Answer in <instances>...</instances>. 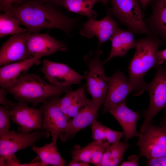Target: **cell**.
<instances>
[{
	"label": "cell",
	"instance_id": "cell-12",
	"mask_svg": "<svg viewBox=\"0 0 166 166\" xmlns=\"http://www.w3.org/2000/svg\"><path fill=\"white\" fill-rule=\"evenodd\" d=\"M67 48L62 42L56 40L48 34L31 33L26 37L27 53L32 56H48L57 51L66 52Z\"/></svg>",
	"mask_w": 166,
	"mask_h": 166
},
{
	"label": "cell",
	"instance_id": "cell-24",
	"mask_svg": "<svg viewBox=\"0 0 166 166\" xmlns=\"http://www.w3.org/2000/svg\"><path fill=\"white\" fill-rule=\"evenodd\" d=\"M129 146L126 142L110 144L104 154L100 166H116L122 161L125 152Z\"/></svg>",
	"mask_w": 166,
	"mask_h": 166
},
{
	"label": "cell",
	"instance_id": "cell-1",
	"mask_svg": "<svg viewBox=\"0 0 166 166\" xmlns=\"http://www.w3.org/2000/svg\"><path fill=\"white\" fill-rule=\"evenodd\" d=\"M53 4L41 0H23L13 4L10 10L20 24L30 33L55 28L69 33L76 24V19L63 14Z\"/></svg>",
	"mask_w": 166,
	"mask_h": 166
},
{
	"label": "cell",
	"instance_id": "cell-6",
	"mask_svg": "<svg viewBox=\"0 0 166 166\" xmlns=\"http://www.w3.org/2000/svg\"><path fill=\"white\" fill-rule=\"evenodd\" d=\"M153 79L147 84L149 102L144 115V119L140 129L142 132L151 124L156 114L166 108V66L156 67Z\"/></svg>",
	"mask_w": 166,
	"mask_h": 166
},
{
	"label": "cell",
	"instance_id": "cell-26",
	"mask_svg": "<svg viewBox=\"0 0 166 166\" xmlns=\"http://www.w3.org/2000/svg\"><path fill=\"white\" fill-rule=\"evenodd\" d=\"M18 20L12 13L0 14V38L22 33L27 31L19 26Z\"/></svg>",
	"mask_w": 166,
	"mask_h": 166
},
{
	"label": "cell",
	"instance_id": "cell-32",
	"mask_svg": "<svg viewBox=\"0 0 166 166\" xmlns=\"http://www.w3.org/2000/svg\"><path fill=\"white\" fill-rule=\"evenodd\" d=\"M146 164L149 166H166V156L148 160Z\"/></svg>",
	"mask_w": 166,
	"mask_h": 166
},
{
	"label": "cell",
	"instance_id": "cell-4",
	"mask_svg": "<svg viewBox=\"0 0 166 166\" xmlns=\"http://www.w3.org/2000/svg\"><path fill=\"white\" fill-rule=\"evenodd\" d=\"M102 53V51L97 48L91 50L83 58L88 69L83 75L86 80V89L91 97V101L98 109L104 103L108 85L104 64L101 59Z\"/></svg>",
	"mask_w": 166,
	"mask_h": 166
},
{
	"label": "cell",
	"instance_id": "cell-29",
	"mask_svg": "<svg viewBox=\"0 0 166 166\" xmlns=\"http://www.w3.org/2000/svg\"><path fill=\"white\" fill-rule=\"evenodd\" d=\"M79 88L74 90H70L66 93L59 101V105L62 111L66 117L73 101L78 93Z\"/></svg>",
	"mask_w": 166,
	"mask_h": 166
},
{
	"label": "cell",
	"instance_id": "cell-28",
	"mask_svg": "<svg viewBox=\"0 0 166 166\" xmlns=\"http://www.w3.org/2000/svg\"><path fill=\"white\" fill-rule=\"evenodd\" d=\"M11 111L1 105L0 106V136L10 131Z\"/></svg>",
	"mask_w": 166,
	"mask_h": 166
},
{
	"label": "cell",
	"instance_id": "cell-14",
	"mask_svg": "<svg viewBox=\"0 0 166 166\" xmlns=\"http://www.w3.org/2000/svg\"><path fill=\"white\" fill-rule=\"evenodd\" d=\"M110 15L107 11L106 16L101 20L89 18L81 24L80 34L90 39L97 37L99 41L97 48H99L103 43L109 39L119 26Z\"/></svg>",
	"mask_w": 166,
	"mask_h": 166
},
{
	"label": "cell",
	"instance_id": "cell-34",
	"mask_svg": "<svg viewBox=\"0 0 166 166\" xmlns=\"http://www.w3.org/2000/svg\"><path fill=\"white\" fill-rule=\"evenodd\" d=\"M156 59L157 67L166 61V49L157 52Z\"/></svg>",
	"mask_w": 166,
	"mask_h": 166
},
{
	"label": "cell",
	"instance_id": "cell-9",
	"mask_svg": "<svg viewBox=\"0 0 166 166\" xmlns=\"http://www.w3.org/2000/svg\"><path fill=\"white\" fill-rule=\"evenodd\" d=\"M61 95L49 98L41 104L43 121L42 129L51 134L53 140L57 142L60 135L65 129L68 122L65 115L61 110L59 101Z\"/></svg>",
	"mask_w": 166,
	"mask_h": 166
},
{
	"label": "cell",
	"instance_id": "cell-10",
	"mask_svg": "<svg viewBox=\"0 0 166 166\" xmlns=\"http://www.w3.org/2000/svg\"><path fill=\"white\" fill-rule=\"evenodd\" d=\"M10 110L11 121L19 126L17 132L27 134L42 128L43 113L40 108L30 107L28 103L18 101L17 102H11Z\"/></svg>",
	"mask_w": 166,
	"mask_h": 166
},
{
	"label": "cell",
	"instance_id": "cell-25",
	"mask_svg": "<svg viewBox=\"0 0 166 166\" xmlns=\"http://www.w3.org/2000/svg\"><path fill=\"white\" fill-rule=\"evenodd\" d=\"M92 138L93 140H101L110 144L120 142L124 135L123 132L114 130L99 122L97 120L91 125Z\"/></svg>",
	"mask_w": 166,
	"mask_h": 166
},
{
	"label": "cell",
	"instance_id": "cell-3",
	"mask_svg": "<svg viewBox=\"0 0 166 166\" xmlns=\"http://www.w3.org/2000/svg\"><path fill=\"white\" fill-rule=\"evenodd\" d=\"M18 101L37 107L52 97L72 90L70 86L52 85L35 73L26 74L10 85L2 88Z\"/></svg>",
	"mask_w": 166,
	"mask_h": 166
},
{
	"label": "cell",
	"instance_id": "cell-36",
	"mask_svg": "<svg viewBox=\"0 0 166 166\" xmlns=\"http://www.w3.org/2000/svg\"><path fill=\"white\" fill-rule=\"evenodd\" d=\"M140 3L143 9L145 10L146 8L148 5L149 4L152 0H138Z\"/></svg>",
	"mask_w": 166,
	"mask_h": 166
},
{
	"label": "cell",
	"instance_id": "cell-37",
	"mask_svg": "<svg viewBox=\"0 0 166 166\" xmlns=\"http://www.w3.org/2000/svg\"><path fill=\"white\" fill-rule=\"evenodd\" d=\"M159 125L166 127V108L165 109L164 114L160 121Z\"/></svg>",
	"mask_w": 166,
	"mask_h": 166
},
{
	"label": "cell",
	"instance_id": "cell-11",
	"mask_svg": "<svg viewBox=\"0 0 166 166\" xmlns=\"http://www.w3.org/2000/svg\"><path fill=\"white\" fill-rule=\"evenodd\" d=\"M41 71L50 84L61 86L68 87L81 83L84 79L80 74L65 64L44 59Z\"/></svg>",
	"mask_w": 166,
	"mask_h": 166
},
{
	"label": "cell",
	"instance_id": "cell-39",
	"mask_svg": "<svg viewBox=\"0 0 166 166\" xmlns=\"http://www.w3.org/2000/svg\"><path fill=\"white\" fill-rule=\"evenodd\" d=\"M109 0H98L99 1L101 2L103 4L106 5Z\"/></svg>",
	"mask_w": 166,
	"mask_h": 166
},
{
	"label": "cell",
	"instance_id": "cell-19",
	"mask_svg": "<svg viewBox=\"0 0 166 166\" xmlns=\"http://www.w3.org/2000/svg\"><path fill=\"white\" fill-rule=\"evenodd\" d=\"M41 57L34 56L23 60L0 67V86L3 88L10 85L23 77L34 65L41 63Z\"/></svg>",
	"mask_w": 166,
	"mask_h": 166
},
{
	"label": "cell",
	"instance_id": "cell-38",
	"mask_svg": "<svg viewBox=\"0 0 166 166\" xmlns=\"http://www.w3.org/2000/svg\"><path fill=\"white\" fill-rule=\"evenodd\" d=\"M22 0H17L16 2H15V3H18L20 2ZM42 0L44 2H51L53 3H54L56 4L59 5L60 0Z\"/></svg>",
	"mask_w": 166,
	"mask_h": 166
},
{
	"label": "cell",
	"instance_id": "cell-22",
	"mask_svg": "<svg viewBox=\"0 0 166 166\" xmlns=\"http://www.w3.org/2000/svg\"><path fill=\"white\" fill-rule=\"evenodd\" d=\"M31 150L37 155L36 158L45 166H66L67 163L61 156L57 148V142L52 140L41 147L34 145Z\"/></svg>",
	"mask_w": 166,
	"mask_h": 166
},
{
	"label": "cell",
	"instance_id": "cell-13",
	"mask_svg": "<svg viewBox=\"0 0 166 166\" xmlns=\"http://www.w3.org/2000/svg\"><path fill=\"white\" fill-rule=\"evenodd\" d=\"M107 88L103 104V113L108 112L113 105L125 101L127 96L132 92L128 80L119 70L107 77Z\"/></svg>",
	"mask_w": 166,
	"mask_h": 166
},
{
	"label": "cell",
	"instance_id": "cell-5",
	"mask_svg": "<svg viewBox=\"0 0 166 166\" xmlns=\"http://www.w3.org/2000/svg\"><path fill=\"white\" fill-rule=\"evenodd\" d=\"M140 4L137 0H111L112 6L107 11L133 34L155 36L143 19Z\"/></svg>",
	"mask_w": 166,
	"mask_h": 166
},
{
	"label": "cell",
	"instance_id": "cell-16",
	"mask_svg": "<svg viewBox=\"0 0 166 166\" xmlns=\"http://www.w3.org/2000/svg\"><path fill=\"white\" fill-rule=\"evenodd\" d=\"M99 110L91 100L72 120L68 121L65 129L60 136L61 140L65 142L73 138L79 131L97 121Z\"/></svg>",
	"mask_w": 166,
	"mask_h": 166
},
{
	"label": "cell",
	"instance_id": "cell-15",
	"mask_svg": "<svg viewBox=\"0 0 166 166\" xmlns=\"http://www.w3.org/2000/svg\"><path fill=\"white\" fill-rule=\"evenodd\" d=\"M28 33L13 35L2 45L0 50V66L30 58L32 56L26 51V37Z\"/></svg>",
	"mask_w": 166,
	"mask_h": 166
},
{
	"label": "cell",
	"instance_id": "cell-35",
	"mask_svg": "<svg viewBox=\"0 0 166 166\" xmlns=\"http://www.w3.org/2000/svg\"><path fill=\"white\" fill-rule=\"evenodd\" d=\"M69 166H89V164L79 161L71 160L69 164Z\"/></svg>",
	"mask_w": 166,
	"mask_h": 166
},
{
	"label": "cell",
	"instance_id": "cell-23",
	"mask_svg": "<svg viewBox=\"0 0 166 166\" xmlns=\"http://www.w3.org/2000/svg\"><path fill=\"white\" fill-rule=\"evenodd\" d=\"M98 0H60L59 5L69 11L95 18L97 13L93 9L94 5Z\"/></svg>",
	"mask_w": 166,
	"mask_h": 166
},
{
	"label": "cell",
	"instance_id": "cell-7",
	"mask_svg": "<svg viewBox=\"0 0 166 166\" xmlns=\"http://www.w3.org/2000/svg\"><path fill=\"white\" fill-rule=\"evenodd\" d=\"M139 133L136 144L140 156L147 160L166 156V127L151 123Z\"/></svg>",
	"mask_w": 166,
	"mask_h": 166
},
{
	"label": "cell",
	"instance_id": "cell-31",
	"mask_svg": "<svg viewBox=\"0 0 166 166\" xmlns=\"http://www.w3.org/2000/svg\"><path fill=\"white\" fill-rule=\"evenodd\" d=\"M8 92L2 88L0 89V104L9 109H11V101L7 99Z\"/></svg>",
	"mask_w": 166,
	"mask_h": 166
},
{
	"label": "cell",
	"instance_id": "cell-21",
	"mask_svg": "<svg viewBox=\"0 0 166 166\" xmlns=\"http://www.w3.org/2000/svg\"><path fill=\"white\" fill-rule=\"evenodd\" d=\"M133 34L128 30H124L118 27L109 38L112 44L111 51L109 57L102 62L103 64L114 57L125 56L129 49L135 48L136 40Z\"/></svg>",
	"mask_w": 166,
	"mask_h": 166
},
{
	"label": "cell",
	"instance_id": "cell-30",
	"mask_svg": "<svg viewBox=\"0 0 166 166\" xmlns=\"http://www.w3.org/2000/svg\"><path fill=\"white\" fill-rule=\"evenodd\" d=\"M17 0H0V9L4 13L11 14L10 10L12 5Z\"/></svg>",
	"mask_w": 166,
	"mask_h": 166
},
{
	"label": "cell",
	"instance_id": "cell-33",
	"mask_svg": "<svg viewBox=\"0 0 166 166\" xmlns=\"http://www.w3.org/2000/svg\"><path fill=\"white\" fill-rule=\"evenodd\" d=\"M140 155L137 156L132 155L130 156L128 158V160L122 162L121 166H138L139 160Z\"/></svg>",
	"mask_w": 166,
	"mask_h": 166
},
{
	"label": "cell",
	"instance_id": "cell-20",
	"mask_svg": "<svg viewBox=\"0 0 166 166\" xmlns=\"http://www.w3.org/2000/svg\"><path fill=\"white\" fill-rule=\"evenodd\" d=\"M151 15L145 22L153 35L162 41L166 39V0H152Z\"/></svg>",
	"mask_w": 166,
	"mask_h": 166
},
{
	"label": "cell",
	"instance_id": "cell-2",
	"mask_svg": "<svg viewBox=\"0 0 166 166\" xmlns=\"http://www.w3.org/2000/svg\"><path fill=\"white\" fill-rule=\"evenodd\" d=\"M162 41L156 36H148L136 40L134 55L128 66V81L135 96L141 95L147 84L144 79L146 73L157 67L156 56Z\"/></svg>",
	"mask_w": 166,
	"mask_h": 166
},
{
	"label": "cell",
	"instance_id": "cell-8",
	"mask_svg": "<svg viewBox=\"0 0 166 166\" xmlns=\"http://www.w3.org/2000/svg\"><path fill=\"white\" fill-rule=\"evenodd\" d=\"M50 134L42 128L25 134L10 130L0 136V156L14 154L19 150L31 148L41 139L48 138Z\"/></svg>",
	"mask_w": 166,
	"mask_h": 166
},
{
	"label": "cell",
	"instance_id": "cell-27",
	"mask_svg": "<svg viewBox=\"0 0 166 166\" xmlns=\"http://www.w3.org/2000/svg\"><path fill=\"white\" fill-rule=\"evenodd\" d=\"M79 91L76 95L71 106L66 115L68 120L73 117L83 108L91 101L87 98L85 93V84L78 88Z\"/></svg>",
	"mask_w": 166,
	"mask_h": 166
},
{
	"label": "cell",
	"instance_id": "cell-18",
	"mask_svg": "<svg viewBox=\"0 0 166 166\" xmlns=\"http://www.w3.org/2000/svg\"><path fill=\"white\" fill-rule=\"evenodd\" d=\"M110 144L106 141L93 140L83 148L75 146L70 151L72 160L100 166L105 151Z\"/></svg>",
	"mask_w": 166,
	"mask_h": 166
},
{
	"label": "cell",
	"instance_id": "cell-17",
	"mask_svg": "<svg viewBox=\"0 0 166 166\" xmlns=\"http://www.w3.org/2000/svg\"><path fill=\"white\" fill-rule=\"evenodd\" d=\"M108 112L121 127L126 142L133 137H138L140 133L137 131L136 126L139 119V113L128 107L125 101L113 105Z\"/></svg>",
	"mask_w": 166,
	"mask_h": 166
}]
</instances>
